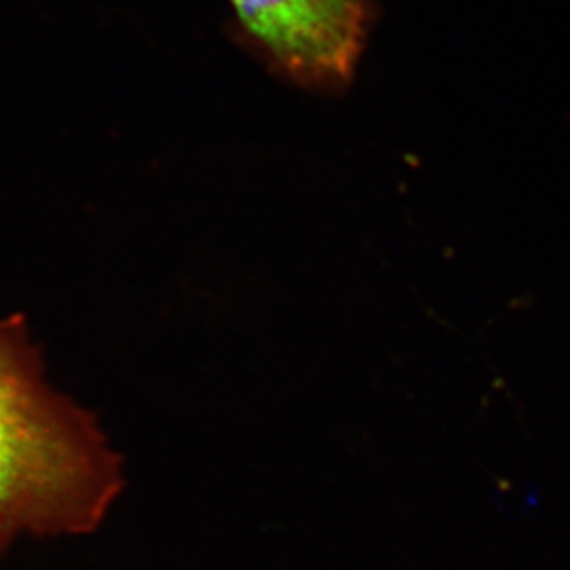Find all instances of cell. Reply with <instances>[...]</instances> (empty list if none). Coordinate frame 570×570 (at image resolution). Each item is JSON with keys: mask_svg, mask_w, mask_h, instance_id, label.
Returning <instances> with one entry per match:
<instances>
[{"mask_svg": "<svg viewBox=\"0 0 570 570\" xmlns=\"http://www.w3.org/2000/svg\"><path fill=\"white\" fill-rule=\"evenodd\" d=\"M236 36L275 77L317 95L351 88L376 22L374 0H228Z\"/></svg>", "mask_w": 570, "mask_h": 570, "instance_id": "2", "label": "cell"}, {"mask_svg": "<svg viewBox=\"0 0 570 570\" xmlns=\"http://www.w3.org/2000/svg\"><path fill=\"white\" fill-rule=\"evenodd\" d=\"M125 463L99 419L56 391L22 315L0 321V550L22 533L100 527L125 488Z\"/></svg>", "mask_w": 570, "mask_h": 570, "instance_id": "1", "label": "cell"}]
</instances>
